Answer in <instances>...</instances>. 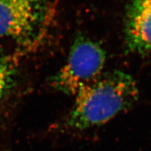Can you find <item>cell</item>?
<instances>
[{
	"label": "cell",
	"mask_w": 151,
	"mask_h": 151,
	"mask_svg": "<svg viewBox=\"0 0 151 151\" xmlns=\"http://www.w3.org/2000/svg\"><path fill=\"white\" fill-rule=\"evenodd\" d=\"M139 95L137 83L129 73L120 70L102 73L75 96L64 126L83 131L101 125L131 108Z\"/></svg>",
	"instance_id": "1"
},
{
	"label": "cell",
	"mask_w": 151,
	"mask_h": 151,
	"mask_svg": "<svg viewBox=\"0 0 151 151\" xmlns=\"http://www.w3.org/2000/svg\"><path fill=\"white\" fill-rule=\"evenodd\" d=\"M106 52L99 43L80 35L71 46L65 64L50 78L57 91L75 97L102 74Z\"/></svg>",
	"instance_id": "2"
},
{
	"label": "cell",
	"mask_w": 151,
	"mask_h": 151,
	"mask_svg": "<svg viewBox=\"0 0 151 151\" xmlns=\"http://www.w3.org/2000/svg\"><path fill=\"white\" fill-rule=\"evenodd\" d=\"M48 0H0V39L30 45L43 32Z\"/></svg>",
	"instance_id": "3"
},
{
	"label": "cell",
	"mask_w": 151,
	"mask_h": 151,
	"mask_svg": "<svg viewBox=\"0 0 151 151\" xmlns=\"http://www.w3.org/2000/svg\"><path fill=\"white\" fill-rule=\"evenodd\" d=\"M124 39L129 52L151 55V0H130L124 15Z\"/></svg>",
	"instance_id": "4"
},
{
	"label": "cell",
	"mask_w": 151,
	"mask_h": 151,
	"mask_svg": "<svg viewBox=\"0 0 151 151\" xmlns=\"http://www.w3.org/2000/svg\"><path fill=\"white\" fill-rule=\"evenodd\" d=\"M16 64L10 56L0 55V101L12 89L16 76Z\"/></svg>",
	"instance_id": "5"
}]
</instances>
